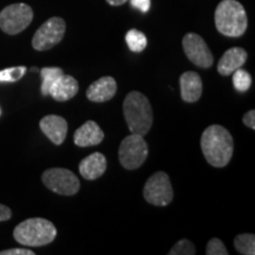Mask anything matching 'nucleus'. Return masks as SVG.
I'll return each mask as SVG.
<instances>
[{"label":"nucleus","instance_id":"nucleus-13","mask_svg":"<svg viewBox=\"0 0 255 255\" xmlns=\"http://www.w3.org/2000/svg\"><path fill=\"white\" fill-rule=\"evenodd\" d=\"M104 139V132L95 121H88L81 128L76 130L73 135V142L77 146L87 148V146L98 145Z\"/></svg>","mask_w":255,"mask_h":255},{"label":"nucleus","instance_id":"nucleus-1","mask_svg":"<svg viewBox=\"0 0 255 255\" xmlns=\"http://www.w3.org/2000/svg\"><path fill=\"white\" fill-rule=\"evenodd\" d=\"M201 150L210 165L215 168L226 167L234 151L231 132L218 124L209 126L201 136Z\"/></svg>","mask_w":255,"mask_h":255},{"label":"nucleus","instance_id":"nucleus-26","mask_svg":"<svg viewBox=\"0 0 255 255\" xmlns=\"http://www.w3.org/2000/svg\"><path fill=\"white\" fill-rule=\"evenodd\" d=\"M0 255H34V252L26 248H13V250L1 251Z\"/></svg>","mask_w":255,"mask_h":255},{"label":"nucleus","instance_id":"nucleus-10","mask_svg":"<svg viewBox=\"0 0 255 255\" xmlns=\"http://www.w3.org/2000/svg\"><path fill=\"white\" fill-rule=\"evenodd\" d=\"M182 46L187 58L194 65L202 69H208L214 63V56L203 40V38L196 33H187L182 39Z\"/></svg>","mask_w":255,"mask_h":255},{"label":"nucleus","instance_id":"nucleus-16","mask_svg":"<svg viewBox=\"0 0 255 255\" xmlns=\"http://www.w3.org/2000/svg\"><path fill=\"white\" fill-rule=\"evenodd\" d=\"M247 52L242 47H232L223 53L218 64V72L221 76H231L238 69L242 68L247 60Z\"/></svg>","mask_w":255,"mask_h":255},{"label":"nucleus","instance_id":"nucleus-14","mask_svg":"<svg viewBox=\"0 0 255 255\" xmlns=\"http://www.w3.org/2000/svg\"><path fill=\"white\" fill-rule=\"evenodd\" d=\"M181 97L187 103H195L202 96V79L194 71H187L180 77Z\"/></svg>","mask_w":255,"mask_h":255},{"label":"nucleus","instance_id":"nucleus-18","mask_svg":"<svg viewBox=\"0 0 255 255\" xmlns=\"http://www.w3.org/2000/svg\"><path fill=\"white\" fill-rule=\"evenodd\" d=\"M126 41L128 47L132 51V52H142L145 50L148 45V39H146L145 34L143 32L132 28V30L128 31L126 34Z\"/></svg>","mask_w":255,"mask_h":255},{"label":"nucleus","instance_id":"nucleus-19","mask_svg":"<svg viewBox=\"0 0 255 255\" xmlns=\"http://www.w3.org/2000/svg\"><path fill=\"white\" fill-rule=\"evenodd\" d=\"M63 70L60 68H43L40 70V76L43 82H41V95L49 96L50 89L53 85L58 77L63 75Z\"/></svg>","mask_w":255,"mask_h":255},{"label":"nucleus","instance_id":"nucleus-4","mask_svg":"<svg viewBox=\"0 0 255 255\" xmlns=\"http://www.w3.org/2000/svg\"><path fill=\"white\" fill-rule=\"evenodd\" d=\"M15 241L26 247L46 246L55 240L57 229L52 222L41 218L27 219L13 231Z\"/></svg>","mask_w":255,"mask_h":255},{"label":"nucleus","instance_id":"nucleus-30","mask_svg":"<svg viewBox=\"0 0 255 255\" xmlns=\"http://www.w3.org/2000/svg\"><path fill=\"white\" fill-rule=\"evenodd\" d=\"M0 115H1V109H0Z\"/></svg>","mask_w":255,"mask_h":255},{"label":"nucleus","instance_id":"nucleus-27","mask_svg":"<svg viewBox=\"0 0 255 255\" xmlns=\"http://www.w3.org/2000/svg\"><path fill=\"white\" fill-rule=\"evenodd\" d=\"M244 124L245 126H247L248 128H251L252 130L255 129V111L254 110H250L248 113L245 114Z\"/></svg>","mask_w":255,"mask_h":255},{"label":"nucleus","instance_id":"nucleus-17","mask_svg":"<svg viewBox=\"0 0 255 255\" xmlns=\"http://www.w3.org/2000/svg\"><path fill=\"white\" fill-rule=\"evenodd\" d=\"M79 85L77 79L72 76L63 75L58 77V79L53 83V85L50 89L49 95L55 101L65 102L71 100L78 94Z\"/></svg>","mask_w":255,"mask_h":255},{"label":"nucleus","instance_id":"nucleus-24","mask_svg":"<svg viewBox=\"0 0 255 255\" xmlns=\"http://www.w3.org/2000/svg\"><path fill=\"white\" fill-rule=\"evenodd\" d=\"M207 255H228V251L223 242L218 238L210 239L206 248Z\"/></svg>","mask_w":255,"mask_h":255},{"label":"nucleus","instance_id":"nucleus-25","mask_svg":"<svg viewBox=\"0 0 255 255\" xmlns=\"http://www.w3.org/2000/svg\"><path fill=\"white\" fill-rule=\"evenodd\" d=\"M130 2L133 7L139 9L143 13H146L150 9V0H130Z\"/></svg>","mask_w":255,"mask_h":255},{"label":"nucleus","instance_id":"nucleus-12","mask_svg":"<svg viewBox=\"0 0 255 255\" xmlns=\"http://www.w3.org/2000/svg\"><path fill=\"white\" fill-rule=\"evenodd\" d=\"M117 92V83L114 77L105 76L95 81L87 90L88 100L95 103L110 101Z\"/></svg>","mask_w":255,"mask_h":255},{"label":"nucleus","instance_id":"nucleus-3","mask_svg":"<svg viewBox=\"0 0 255 255\" xmlns=\"http://www.w3.org/2000/svg\"><path fill=\"white\" fill-rule=\"evenodd\" d=\"M245 7L237 0H222L215 9V26L226 37H241L247 30Z\"/></svg>","mask_w":255,"mask_h":255},{"label":"nucleus","instance_id":"nucleus-23","mask_svg":"<svg viewBox=\"0 0 255 255\" xmlns=\"http://www.w3.org/2000/svg\"><path fill=\"white\" fill-rule=\"evenodd\" d=\"M196 253L195 246L193 245V242L187 240V239H182L175 244V246L171 248L169 252V255H194Z\"/></svg>","mask_w":255,"mask_h":255},{"label":"nucleus","instance_id":"nucleus-15","mask_svg":"<svg viewBox=\"0 0 255 255\" xmlns=\"http://www.w3.org/2000/svg\"><path fill=\"white\" fill-rule=\"evenodd\" d=\"M107 165V157L102 152H94L82 159L78 169L83 178L88 181H94L100 178L105 173Z\"/></svg>","mask_w":255,"mask_h":255},{"label":"nucleus","instance_id":"nucleus-20","mask_svg":"<svg viewBox=\"0 0 255 255\" xmlns=\"http://www.w3.org/2000/svg\"><path fill=\"white\" fill-rule=\"evenodd\" d=\"M234 246L240 254H255V237L253 234H240L234 239Z\"/></svg>","mask_w":255,"mask_h":255},{"label":"nucleus","instance_id":"nucleus-9","mask_svg":"<svg viewBox=\"0 0 255 255\" xmlns=\"http://www.w3.org/2000/svg\"><path fill=\"white\" fill-rule=\"evenodd\" d=\"M66 24L63 18L52 17L38 28L32 39V46L37 51L52 49L62 41L65 34Z\"/></svg>","mask_w":255,"mask_h":255},{"label":"nucleus","instance_id":"nucleus-7","mask_svg":"<svg viewBox=\"0 0 255 255\" xmlns=\"http://www.w3.org/2000/svg\"><path fill=\"white\" fill-rule=\"evenodd\" d=\"M143 197L152 206H168L174 197V190L168 174L164 171H157L151 175L143 188Z\"/></svg>","mask_w":255,"mask_h":255},{"label":"nucleus","instance_id":"nucleus-21","mask_svg":"<svg viewBox=\"0 0 255 255\" xmlns=\"http://www.w3.org/2000/svg\"><path fill=\"white\" fill-rule=\"evenodd\" d=\"M233 75V85H234L235 90L239 92H246L250 90L252 87V76L247 70L238 69L237 71L232 73Z\"/></svg>","mask_w":255,"mask_h":255},{"label":"nucleus","instance_id":"nucleus-8","mask_svg":"<svg viewBox=\"0 0 255 255\" xmlns=\"http://www.w3.org/2000/svg\"><path fill=\"white\" fill-rule=\"evenodd\" d=\"M33 19V11L26 4H12L0 12V28L7 34H18L24 31Z\"/></svg>","mask_w":255,"mask_h":255},{"label":"nucleus","instance_id":"nucleus-22","mask_svg":"<svg viewBox=\"0 0 255 255\" xmlns=\"http://www.w3.org/2000/svg\"><path fill=\"white\" fill-rule=\"evenodd\" d=\"M27 69L25 66H15V68H8L0 71V82L14 83L24 77Z\"/></svg>","mask_w":255,"mask_h":255},{"label":"nucleus","instance_id":"nucleus-29","mask_svg":"<svg viewBox=\"0 0 255 255\" xmlns=\"http://www.w3.org/2000/svg\"><path fill=\"white\" fill-rule=\"evenodd\" d=\"M108 2H109V5H113V6H121L123 4H126L128 0H107Z\"/></svg>","mask_w":255,"mask_h":255},{"label":"nucleus","instance_id":"nucleus-5","mask_svg":"<svg viewBox=\"0 0 255 255\" xmlns=\"http://www.w3.org/2000/svg\"><path fill=\"white\" fill-rule=\"evenodd\" d=\"M149 154V148L145 139L141 135L127 136L121 143L119 149V158L121 164L128 170H135L144 163Z\"/></svg>","mask_w":255,"mask_h":255},{"label":"nucleus","instance_id":"nucleus-28","mask_svg":"<svg viewBox=\"0 0 255 255\" xmlns=\"http://www.w3.org/2000/svg\"><path fill=\"white\" fill-rule=\"evenodd\" d=\"M12 216V210L4 205H0V222L1 221H7L11 219Z\"/></svg>","mask_w":255,"mask_h":255},{"label":"nucleus","instance_id":"nucleus-11","mask_svg":"<svg viewBox=\"0 0 255 255\" xmlns=\"http://www.w3.org/2000/svg\"><path fill=\"white\" fill-rule=\"evenodd\" d=\"M40 130L53 144L60 145L68 135V122L57 115H47L39 122Z\"/></svg>","mask_w":255,"mask_h":255},{"label":"nucleus","instance_id":"nucleus-6","mask_svg":"<svg viewBox=\"0 0 255 255\" xmlns=\"http://www.w3.org/2000/svg\"><path fill=\"white\" fill-rule=\"evenodd\" d=\"M41 181L47 189L64 196H72L78 193L81 182L69 169L51 168L41 175Z\"/></svg>","mask_w":255,"mask_h":255},{"label":"nucleus","instance_id":"nucleus-2","mask_svg":"<svg viewBox=\"0 0 255 255\" xmlns=\"http://www.w3.org/2000/svg\"><path fill=\"white\" fill-rule=\"evenodd\" d=\"M123 114L130 132L144 137L150 131L152 121V108L148 98L138 91H131L123 102Z\"/></svg>","mask_w":255,"mask_h":255}]
</instances>
